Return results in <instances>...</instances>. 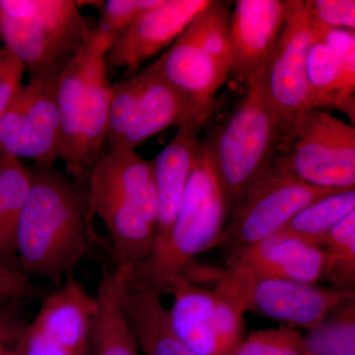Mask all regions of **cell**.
I'll use <instances>...</instances> for the list:
<instances>
[{
	"mask_svg": "<svg viewBox=\"0 0 355 355\" xmlns=\"http://www.w3.org/2000/svg\"><path fill=\"white\" fill-rule=\"evenodd\" d=\"M205 140L231 216L272 169L279 153V123L266 95L263 72L247 86L242 101L225 125Z\"/></svg>",
	"mask_w": 355,
	"mask_h": 355,
	"instance_id": "5",
	"label": "cell"
},
{
	"mask_svg": "<svg viewBox=\"0 0 355 355\" xmlns=\"http://www.w3.org/2000/svg\"><path fill=\"white\" fill-rule=\"evenodd\" d=\"M93 216L99 217L111 239L114 268H128L144 263L153 251L155 227L139 207L108 180L96 171L87 179Z\"/></svg>",
	"mask_w": 355,
	"mask_h": 355,
	"instance_id": "16",
	"label": "cell"
},
{
	"mask_svg": "<svg viewBox=\"0 0 355 355\" xmlns=\"http://www.w3.org/2000/svg\"><path fill=\"white\" fill-rule=\"evenodd\" d=\"M304 2L315 25L326 29L354 31V0H304Z\"/></svg>",
	"mask_w": 355,
	"mask_h": 355,
	"instance_id": "30",
	"label": "cell"
},
{
	"mask_svg": "<svg viewBox=\"0 0 355 355\" xmlns=\"http://www.w3.org/2000/svg\"><path fill=\"white\" fill-rule=\"evenodd\" d=\"M92 170L130 198L156 229L158 193L153 161L146 160L135 150L112 148L105 151Z\"/></svg>",
	"mask_w": 355,
	"mask_h": 355,
	"instance_id": "23",
	"label": "cell"
},
{
	"mask_svg": "<svg viewBox=\"0 0 355 355\" xmlns=\"http://www.w3.org/2000/svg\"><path fill=\"white\" fill-rule=\"evenodd\" d=\"M0 355H11V347L6 343H0Z\"/></svg>",
	"mask_w": 355,
	"mask_h": 355,
	"instance_id": "36",
	"label": "cell"
},
{
	"mask_svg": "<svg viewBox=\"0 0 355 355\" xmlns=\"http://www.w3.org/2000/svg\"><path fill=\"white\" fill-rule=\"evenodd\" d=\"M324 253L323 279L336 291L355 292V211L343 219L320 244Z\"/></svg>",
	"mask_w": 355,
	"mask_h": 355,
	"instance_id": "25",
	"label": "cell"
},
{
	"mask_svg": "<svg viewBox=\"0 0 355 355\" xmlns=\"http://www.w3.org/2000/svg\"><path fill=\"white\" fill-rule=\"evenodd\" d=\"M279 176L322 189H355V128L324 110L308 113L272 166Z\"/></svg>",
	"mask_w": 355,
	"mask_h": 355,
	"instance_id": "8",
	"label": "cell"
},
{
	"mask_svg": "<svg viewBox=\"0 0 355 355\" xmlns=\"http://www.w3.org/2000/svg\"><path fill=\"white\" fill-rule=\"evenodd\" d=\"M205 123L207 121H193L178 128L174 139L153 161L158 193V218L151 253L164 246L171 233L200 153V135Z\"/></svg>",
	"mask_w": 355,
	"mask_h": 355,
	"instance_id": "18",
	"label": "cell"
},
{
	"mask_svg": "<svg viewBox=\"0 0 355 355\" xmlns=\"http://www.w3.org/2000/svg\"><path fill=\"white\" fill-rule=\"evenodd\" d=\"M164 294L173 296L172 324L189 349L196 355H221L214 321V291L177 275L168 282Z\"/></svg>",
	"mask_w": 355,
	"mask_h": 355,
	"instance_id": "21",
	"label": "cell"
},
{
	"mask_svg": "<svg viewBox=\"0 0 355 355\" xmlns=\"http://www.w3.org/2000/svg\"><path fill=\"white\" fill-rule=\"evenodd\" d=\"M306 79L313 109L343 110L354 101V31L326 29L313 23Z\"/></svg>",
	"mask_w": 355,
	"mask_h": 355,
	"instance_id": "15",
	"label": "cell"
},
{
	"mask_svg": "<svg viewBox=\"0 0 355 355\" xmlns=\"http://www.w3.org/2000/svg\"><path fill=\"white\" fill-rule=\"evenodd\" d=\"M76 355H90V352H89V343L87 347L79 352Z\"/></svg>",
	"mask_w": 355,
	"mask_h": 355,
	"instance_id": "37",
	"label": "cell"
},
{
	"mask_svg": "<svg viewBox=\"0 0 355 355\" xmlns=\"http://www.w3.org/2000/svg\"><path fill=\"white\" fill-rule=\"evenodd\" d=\"M345 191L349 190L316 188L298 183L279 176L272 168L231 214L219 245L223 247L227 261L231 260L277 234L307 205Z\"/></svg>",
	"mask_w": 355,
	"mask_h": 355,
	"instance_id": "10",
	"label": "cell"
},
{
	"mask_svg": "<svg viewBox=\"0 0 355 355\" xmlns=\"http://www.w3.org/2000/svg\"><path fill=\"white\" fill-rule=\"evenodd\" d=\"M39 289L19 270L0 263V304L36 298Z\"/></svg>",
	"mask_w": 355,
	"mask_h": 355,
	"instance_id": "32",
	"label": "cell"
},
{
	"mask_svg": "<svg viewBox=\"0 0 355 355\" xmlns=\"http://www.w3.org/2000/svg\"><path fill=\"white\" fill-rule=\"evenodd\" d=\"M93 30L73 0H0V44L20 60L29 81L57 85Z\"/></svg>",
	"mask_w": 355,
	"mask_h": 355,
	"instance_id": "4",
	"label": "cell"
},
{
	"mask_svg": "<svg viewBox=\"0 0 355 355\" xmlns=\"http://www.w3.org/2000/svg\"><path fill=\"white\" fill-rule=\"evenodd\" d=\"M3 304H4V303H3ZM0 305H1V304H0Z\"/></svg>",
	"mask_w": 355,
	"mask_h": 355,
	"instance_id": "38",
	"label": "cell"
},
{
	"mask_svg": "<svg viewBox=\"0 0 355 355\" xmlns=\"http://www.w3.org/2000/svg\"><path fill=\"white\" fill-rule=\"evenodd\" d=\"M230 14L231 2L210 0L151 69L191 99L214 101L230 74Z\"/></svg>",
	"mask_w": 355,
	"mask_h": 355,
	"instance_id": "7",
	"label": "cell"
},
{
	"mask_svg": "<svg viewBox=\"0 0 355 355\" xmlns=\"http://www.w3.org/2000/svg\"><path fill=\"white\" fill-rule=\"evenodd\" d=\"M219 108V100L198 102L184 95L149 65L139 74L111 84L106 146L135 150L167 128L209 123Z\"/></svg>",
	"mask_w": 355,
	"mask_h": 355,
	"instance_id": "6",
	"label": "cell"
},
{
	"mask_svg": "<svg viewBox=\"0 0 355 355\" xmlns=\"http://www.w3.org/2000/svg\"><path fill=\"white\" fill-rule=\"evenodd\" d=\"M324 253L313 245L272 236L227 261L225 277L240 282L286 279L314 284L323 279Z\"/></svg>",
	"mask_w": 355,
	"mask_h": 355,
	"instance_id": "17",
	"label": "cell"
},
{
	"mask_svg": "<svg viewBox=\"0 0 355 355\" xmlns=\"http://www.w3.org/2000/svg\"><path fill=\"white\" fill-rule=\"evenodd\" d=\"M57 85L29 81L0 118V155L28 158L37 165L60 160L62 135Z\"/></svg>",
	"mask_w": 355,
	"mask_h": 355,
	"instance_id": "12",
	"label": "cell"
},
{
	"mask_svg": "<svg viewBox=\"0 0 355 355\" xmlns=\"http://www.w3.org/2000/svg\"><path fill=\"white\" fill-rule=\"evenodd\" d=\"M130 268L103 266L97 287L98 311L90 336V355H139L135 336L123 307Z\"/></svg>",
	"mask_w": 355,
	"mask_h": 355,
	"instance_id": "20",
	"label": "cell"
},
{
	"mask_svg": "<svg viewBox=\"0 0 355 355\" xmlns=\"http://www.w3.org/2000/svg\"><path fill=\"white\" fill-rule=\"evenodd\" d=\"M287 0H238L230 14L231 69L251 85L265 71L286 22Z\"/></svg>",
	"mask_w": 355,
	"mask_h": 355,
	"instance_id": "13",
	"label": "cell"
},
{
	"mask_svg": "<svg viewBox=\"0 0 355 355\" xmlns=\"http://www.w3.org/2000/svg\"><path fill=\"white\" fill-rule=\"evenodd\" d=\"M26 301H12L0 305V343L15 345L27 327L25 320Z\"/></svg>",
	"mask_w": 355,
	"mask_h": 355,
	"instance_id": "34",
	"label": "cell"
},
{
	"mask_svg": "<svg viewBox=\"0 0 355 355\" xmlns=\"http://www.w3.org/2000/svg\"><path fill=\"white\" fill-rule=\"evenodd\" d=\"M217 284L233 294L245 312L307 331L317 327L338 306L355 298V292L319 288L292 280L236 282L222 272L217 275Z\"/></svg>",
	"mask_w": 355,
	"mask_h": 355,
	"instance_id": "11",
	"label": "cell"
},
{
	"mask_svg": "<svg viewBox=\"0 0 355 355\" xmlns=\"http://www.w3.org/2000/svg\"><path fill=\"white\" fill-rule=\"evenodd\" d=\"M231 355H307L298 329L282 324L277 329L254 331L243 338Z\"/></svg>",
	"mask_w": 355,
	"mask_h": 355,
	"instance_id": "28",
	"label": "cell"
},
{
	"mask_svg": "<svg viewBox=\"0 0 355 355\" xmlns=\"http://www.w3.org/2000/svg\"><path fill=\"white\" fill-rule=\"evenodd\" d=\"M123 307L142 354L196 355L175 331L162 296L125 288Z\"/></svg>",
	"mask_w": 355,
	"mask_h": 355,
	"instance_id": "22",
	"label": "cell"
},
{
	"mask_svg": "<svg viewBox=\"0 0 355 355\" xmlns=\"http://www.w3.org/2000/svg\"><path fill=\"white\" fill-rule=\"evenodd\" d=\"M11 355H76L58 345L28 324L15 345Z\"/></svg>",
	"mask_w": 355,
	"mask_h": 355,
	"instance_id": "33",
	"label": "cell"
},
{
	"mask_svg": "<svg viewBox=\"0 0 355 355\" xmlns=\"http://www.w3.org/2000/svg\"><path fill=\"white\" fill-rule=\"evenodd\" d=\"M0 263L21 270L17 256L13 252H11V250L7 246L6 238H4L1 211H0Z\"/></svg>",
	"mask_w": 355,
	"mask_h": 355,
	"instance_id": "35",
	"label": "cell"
},
{
	"mask_svg": "<svg viewBox=\"0 0 355 355\" xmlns=\"http://www.w3.org/2000/svg\"><path fill=\"white\" fill-rule=\"evenodd\" d=\"M25 73L20 60L0 44V118L22 90Z\"/></svg>",
	"mask_w": 355,
	"mask_h": 355,
	"instance_id": "31",
	"label": "cell"
},
{
	"mask_svg": "<svg viewBox=\"0 0 355 355\" xmlns=\"http://www.w3.org/2000/svg\"><path fill=\"white\" fill-rule=\"evenodd\" d=\"M97 299L70 272L58 291L44 296L31 326L73 354L88 347Z\"/></svg>",
	"mask_w": 355,
	"mask_h": 355,
	"instance_id": "19",
	"label": "cell"
},
{
	"mask_svg": "<svg viewBox=\"0 0 355 355\" xmlns=\"http://www.w3.org/2000/svg\"><path fill=\"white\" fill-rule=\"evenodd\" d=\"M31 184V172L19 158L0 155V211L7 246L15 254L16 226L29 197Z\"/></svg>",
	"mask_w": 355,
	"mask_h": 355,
	"instance_id": "27",
	"label": "cell"
},
{
	"mask_svg": "<svg viewBox=\"0 0 355 355\" xmlns=\"http://www.w3.org/2000/svg\"><path fill=\"white\" fill-rule=\"evenodd\" d=\"M209 1L161 0L114 40L107 51V67L133 76L144 62L174 43Z\"/></svg>",
	"mask_w": 355,
	"mask_h": 355,
	"instance_id": "14",
	"label": "cell"
},
{
	"mask_svg": "<svg viewBox=\"0 0 355 355\" xmlns=\"http://www.w3.org/2000/svg\"><path fill=\"white\" fill-rule=\"evenodd\" d=\"M352 211H355V189L311 203L292 217L275 236L319 247L324 238Z\"/></svg>",
	"mask_w": 355,
	"mask_h": 355,
	"instance_id": "24",
	"label": "cell"
},
{
	"mask_svg": "<svg viewBox=\"0 0 355 355\" xmlns=\"http://www.w3.org/2000/svg\"><path fill=\"white\" fill-rule=\"evenodd\" d=\"M161 0H106L98 1L99 24L95 27L116 40L142 14L157 6Z\"/></svg>",
	"mask_w": 355,
	"mask_h": 355,
	"instance_id": "29",
	"label": "cell"
},
{
	"mask_svg": "<svg viewBox=\"0 0 355 355\" xmlns=\"http://www.w3.org/2000/svg\"><path fill=\"white\" fill-rule=\"evenodd\" d=\"M303 340L307 355H355V298L331 311Z\"/></svg>",
	"mask_w": 355,
	"mask_h": 355,
	"instance_id": "26",
	"label": "cell"
},
{
	"mask_svg": "<svg viewBox=\"0 0 355 355\" xmlns=\"http://www.w3.org/2000/svg\"><path fill=\"white\" fill-rule=\"evenodd\" d=\"M32 184L17 226L16 254L28 277L60 287L98 241L87 181H77L53 165L30 168Z\"/></svg>",
	"mask_w": 355,
	"mask_h": 355,
	"instance_id": "1",
	"label": "cell"
},
{
	"mask_svg": "<svg viewBox=\"0 0 355 355\" xmlns=\"http://www.w3.org/2000/svg\"><path fill=\"white\" fill-rule=\"evenodd\" d=\"M228 214L203 140L167 242L130 270L127 288L162 296L173 277L190 272L196 256L220 244Z\"/></svg>",
	"mask_w": 355,
	"mask_h": 355,
	"instance_id": "3",
	"label": "cell"
},
{
	"mask_svg": "<svg viewBox=\"0 0 355 355\" xmlns=\"http://www.w3.org/2000/svg\"><path fill=\"white\" fill-rule=\"evenodd\" d=\"M312 37L313 22L304 0H287L286 22L263 71L266 95L279 123V154L294 141L313 109L306 79Z\"/></svg>",
	"mask_w": 355,
	"mask_h": 355,
	"instance_id": "9",
	"label": "cell"
},
{
	"mask_svg": "<svg viewBox=\"0 0 355 355\" xmlns=\"http://www.w3.org/2000/svg\"><path fill=\"white\" fill-rule=\"evenodd\" d=\"M114 41L94 28L58 80L60 160L64 162L67 176L77 181H87L105 153L111 95L105 60Z\"/></svg>",
	"mask_w": 355,
	"mask_h": 355,
	"instance_id": "2",
	"label": "cell"
}]
</instances>
